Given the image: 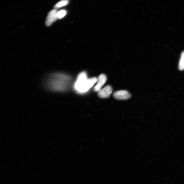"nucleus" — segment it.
<instances>
[{"label": "nucleus", "instance_id": "nucleus-5", "mask_svg": "<svg viewBox=\"0 0 184 184\" xmlns=\"http://www.w3.org/2000/svg\"><path fill=\"white\" fill-rule=\"evenodd\" d=\"M113 92V89L110 85H107L103 89L98 91V96L102 98H106L109 97Z\"/></svg>", "mask_w": 184, "mask_h": 184}, {"label": "nucleus", "instance_id": "nucleus-4", "mask_svg": "<svg viewBox=\"0 0 184 184\" xmlns=\"http://www.w3.org/2000/svg\"><path fill=\"white\" fill-rule=\"evenodd\" d=\"M57 11L56 9H53L48 13L46 21V24L47 26H51L58 19Z\"/></svg>", "mask_w": 184, "mask_h": 184}, {"label": "nucleus", "instance_id": "nucleus-1", "mask_svg": "<svg viewBox=\"0 0 184 184\" xmlns=\"http://www.w3.org/2000/svg\"><path fill=\"white\" fill-rule=\"evenodd\" d=\"M72 78L69 75L61 73H56L50 75L47 82L48 87L57 91H66L70 87Z\"/></svg>", "mask_w": 184, "mask_h": 184}, {"label": "nucleus", "instance_id": "nucleus-2", "mask_svg": "<svg viewBox=\"0 0 184 184\" xmlns=\"http://www.w3.org/2000/svg\"><path fill=\"white\" fill-rule=\"evenodd\" d=\"M97 81L98 79L96 77L88 79L86 72H82L78 75L74 87L78 93H84L93 87Z\"/></svg>", "mask_w": 184, "mask_h": 184}, {"label": "nucleus", "instance_id": "nucleus-3", "mask_svg": "<svg viewBox=\"0 0 184 184\" xmlns=\"http://www.w3.org/2000/svg\"><path fill=\"white\" fill-rule=\"evenodd\" d=\"M113 96L116 99L119 100H127L131 97V95L129 92L124 90L115 92Z\"/></svg>", "mask_w": 184, "mask_h": 184}, {"label": "nucleus", "instance_id": "nucleus-6", "mask_svg": "<svg viewBox=\"0 0 184 184\" xmlns=\"http://www.w3.org/2000/svg\"><path fill=\"white\" fill-rule=\"evenodd\" d=\"M107 79L106 75L103 74L100 75L98 79L97 85L94 88V91L96 92L99 91L101 90V87L106 83Z\"/></svg>", "mask_w": 184, "mask_h": 184}, {"label": "nucleus", "instance_id": "nucleus-8", "mask_svg": "<svg viewBox=\"0 0 184 184\" xmlns=\"http://www.w3.org/2000/svg\"><path fill=\"white\" fill-rule=\"evenodd\" d=\"M69 3V1L67 0H63L58 2L55 6L56 8H60L67 5Z\"/></svg>", "mask_w": 184, "mask_h": 184}, {"label": "nucleus", "instance_id": "nucleus-9", "mask_svg": "<svg viewBox=\"0 0 184 184\" xmlns=\"http://www.w3.org/2000/svg\"><path fill=\"white\" fill-rule=\"evenodd\" d=\"M67 14V11L65 10H62L57 12V16L58 19H61L64 17Z\"/></svg>", "mask_w": 184, "mask_h": 184}, {"label": "nucleus", "instance_id": "nucleus-7", "mask_svg": "<svg viewBox=\"0 0 184 184\" xmlns=\"http://www.w3.org/2000/svg\"><path fill=\"white\" fill-rule=\"evenodd\" d=\"M179 69L181 71L184 70V51L183 52L182 54L179 62Z\"/></svg>", "mask_w": 184, "mask_h": 184}]
</instances>
